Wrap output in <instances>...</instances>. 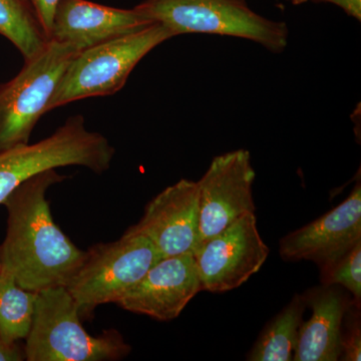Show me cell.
Segmentation results:
<instances>
[{
  "label": "cell",
  "mask_w": 361,
  "mask_h": 361,
  "mask_svg": "<svg viewBox=\"0 0 361 361\" xmlns=\"http://www.w3.org/2000/svg\"><path fill=\"white\" fill-rule=\"evenodd\" d=\"M56 170L26 180L2 205L7 211L6 235L0 245L2 271L26 290L66 287L84 260L54 223L47 200L49 187L65 179Z\"/></svg>",
  "instance_id": "1"
},
{
  "label": "cell",
  "mask_w": 361,
  "mask_h": 361,
  "mask_svg": "<svg viewBox=\"0 0 361 361\" xmlns=\"http://www.w3.org/2000/svg\"><path fill=\"white\" fill-rule=\"evenodd\" d=\"M77 303L66 287L37 292L32 329L23 349L27 361H109L129 355L132 348L115 329L90 334Z\"/></svg>",
  "instance_id": "2"
},
{
  "label": "cell",
  "mask_w": 361,
  "mask_h": 361,
  "mask_svg": "<svg viewBox=\"0 0 361 361\" xmlns=\"http://www.w3.org/2000/svg\"><path fill=\"white\" fill-rule=\"evenodd\" d=\"M135 8L147 20L167 26L175 37L203 33L238 37L275 54L288 44L286 23L260 16L245 0H145Z\"/></svg>",
  "instance_id": "3"
},
{
  "label": "cell",
  "mask_w": 361,
  "mask_h": 361,
  "mask_svg": "<svg viewBox=\"0 0 361 361\" xmlns=\"http://www.w3.org/2000/svg\"><path fill=\"white\" fill-rule=\"evenodd\" d=\"M174 37L167 26L154 23L78 52L59 80L49 111L78 99L116 94L149 52Z\"/></svg>",
  "instance_id": "4"
},
{
  "label": "cell",
  "mask_w": 361,
  "mask_h": 361,
  "mask_svg": "<svg viewBox=\"0 0 361 361\" xmlns=\"http://www.w3.org/2000/svg\"><path fill=\"white\" fill-rule=\"evenodd\" d=\"M115 152L106 137L87 130L84 116H71L42 141L0 152V205L26 180L47 171L80 166L102 174Z\"/></svg>",
  "instance_id": "5"
},
{
  "label": "cell",
  "mask_w": 361,
  "mask_h": 361,
  "mask_svg": "<svg viewBox=\"0 0 361 361\" xmlns=\"http://www.w3.org/2000/svg\"><path fill=\"white\" fill-rule=\"evenodd\" d=\"M160 259L149 239L127 230L116 241L96 244L85 251L66 289L80 316L90 317L97 306L118 303Z\"/></svg>",
  "instance_id": "6"
},
{
  "label": "cell",
  "mask_w": 361,
  "mask_h": 361,
  "mask_svg": "<svg viewBox=\"0 0 361 361\" xmlns=\"http://www.w3.org/2000/svg\"><path fill=\"white\" fill-rule=\"evenodd\" d=\"M78 54L70 45L49 39L16 78L0 85V152L28 144L33 128L49 111L59 80Z\"/></svg>",
  "instance_id": "7"
},
{
  "label": "cell",
  "mask_w": 361,
  "mask_h": 361,
  "mask_svg": "<svg viewBox=\"0 0 361 361\" xmlns=\"http://www.w3.org/2000/svg\"><path fill=\"white\" fill-rule=\"evenodd\" d=\"M269 252L259 234L255 213L247 214L195 248L202 291L222 293L238 288L261 269Z\"/></svg>",
  "instance_id": "8"
},
{
  "label": "cell",
  "mask_w": 361,
  "mask_h": 361,
  "mask_svg": "<svg viewBox=\"0 0 361 361\" xmlns=\"http://www.w3.org/2000/svg\"><path fill=\"white\" fill-rule=\"evenodd\" d=\"M255 177L250 152L245 149L213 159L205 174L197 180L199 243L215 236L247 214L255 213Z\"/></svg>",
  "instance_id": "9"
},
{
  "label": "cell",
  "mask_w": 361,
  "mask_h": 361,
  "mask_svg": "<svg viewBox=\"0 0 361 361\" xmlns=\"http://www.w3.org/2000/svg\"><path fill=\"white\" fill-rule=\"evenodd\" d=\"M361 241V183L356 182L348 198L310 224L280 240L279 253L284 261H310L319 269Z\"/></svg>",
  "instance_id": "10"
},
{
  "label": "cell",
  "mask_w": 361,
  "mask_h": 361,
  "mask_svg": "<svg viewBox=\"0 0 361 361\" xmlns=\"http://www.w3.org/2000/svg\"><path fill=\"white\" fill-rule=\"evenodd\" d=\"M129 231L151 241L161 258L193 254L199 243L198 186L182 179L157 195Z\"/></svg>",
  "instance_id": "11"
},
{
  "label": "cell",
  "mask_w": 361,
  "mask_h": 361,
  "mask_svg": "<svg viewBox=\"0 0 361 361\" xmlns=\"http://www.w3.org/2000/svg\"><path fill=\"white\" fill-rule=\"evenodd\" d=\"M202 291L193 254L161 258L118 301L130 312L170 322Z\"/></svg>",
  "instance_id": "12"
},
{
  "label": "cell",
  "mask_w": 361,
  "mask_h": 361,
  "mask_svg": "<svg viewBox=\"0 0 361 361\" xmlns=\"http://www.w3.org/2000/svg\"><path fill=\"white\" fill-rule=\"evenodd\" d=\"M152 23L135 8H114L87 0H61L49 39L70 45L80 52L137 32Z\"/></svg>",
  "instance_id": "13"
},
{
  "label": "cell",
  "mask_w": 361,
  "mask_h": 361,
  "mask_svg": "<svg viewBox=\"0 0 361 361\" xmlns=\"http://www.w3.org/2000/svg\"><path fill=\"white\" fill-rule=\"evenodd\" d=\"M303 295L312 315L299 329L293 361L339 360L342 322L353 296L343 287L325 284Z\"/></svg>",
  "instance_id": "14"
},
{
  "label": "cell",
  "mask_w": 361,
  "mask_h": 361,
  "mask_svg": "<svg viewBox=\"0 0 361 361\" xmlns=\"http://www.w3.org/2000/svg\"><path fill=\"white\" fill-rule=\"evenodd\" d=\"M306 307L303 294H295L290 302L266 325L247 356V360H293Z\"/></svg>",
  "instance_id": "15"
},
{
  "label": "cell",
  "mask_w": 361,
  "mask_h": 361,
  "mask_svg": "<svg viewBox=\"0 0 361 361\" xmlns=\"http://www.w3.org/2000/svg\"><path fill=\"white\" fill-rule=\"evenodd\" d=\"M37 292L26 290L8 273L0 274V341L16 344L32 329Z\"/></svg>",
  "instance_id": "16"
},
{
  "label": "cell",
  "mask_w": 361,
  "mask_h": 361,
  "mask_svg": "<svg viewBox=\"0 0 361 361\" xmlns=\"http://www.w3.org/2000/svg\"><path fill=\"white\" fill-rule=\"evenodd\" d=\"M0 35L30 61L49 42L35 13L25 0H0Z\"/></svg>",
  "instance_id": "17"
},
{
  "label": "cell",
  "mask_w": 361,
  "mask_h": 361,
  "mask_svg": "<svg viewBox=\"0 0 361 361\" xmlns=\"http://www.w3.org/2000/svg\"><path fill=\"white\" fill-rule=\"evenodd\" d=\"M320 281L338 285L350 293L356 303L361 302V241L336 262L320 270Z\"/></svg>",
  "instance_id": "18"
},
{
  "label": "cell",
  "mask_w": 361,
  "mask_h": 361,
  "mask_svg": "<svg viewBox=\"0 0 361 361\" xmlns=\"http://www.w3.org/2000/svg\"><path fill=\"white\" fill-rule=\"evenodd\" d=\"M341 355L339 360H361L360 304L353 300L343 317L341 329Z\"/></svg>",
  "instance_id": "19"
},
{
  "label": "cell",
  "mask_w": 361,
  "mask_h": 361,
  "mask_svg": "<svg viewBox=\"0 0 361 361\" xmlns=\"http://www.w3.org/2000/svg\"><path fill=\"white\" fill-rule=\"evenodd\" d=\"M32 6L33 13L37 16L44 35L49 39L52 25H54V13L61 0H25Z\"/></svg>",
  "instance_id": "20"
},
{
  "label": "cell",
  "mask_w": 361,
  "mask_h": 361,
  "mask_svg": "<svg viewBox=\"0 0 361 361\" xmlns=\"http://www.w3.org/2000/svg\"><path fill=\"white\" fill-rule=\"evenodd\" d=\"M312 1L329 2L341 7L351 18L361 20V0H312Z\"/></svg>",
  "instance_id": "21"
},
{
  "label": "cell",
  "mask_w": 361,
  "mask_h": 361,
  "mask_svg": "<svg viewBox=\"0 0 361 361\" xmlns=\"http://www.w3.org/2000/svg\"><path fill=\"white\" fill-rule=\"evenodd\" d=\"M25 353L18 343L7 344L0 341V361L25 360Z\"/></svg>",
  "instance_id": "22"
},
{
  "label": "cell",
  "mask_w": 361,
  "mask_h": 361,
  "mask_svg": "<svg viewBox=\"0 0 361 361\" xmlns=\"http://www.w3.org/2000/svg\"><path fill=\"white\" fill-rule=\"evenodd\" d=\"M293 6H300V4H306L308 1H312V0H288Z\"/></svg>",
  "instance_id": "23"
},
{
  "label": "cell",
  "mask_w": 361,
  "mask_h": 361,
  "mask_svg": "<svg viewBox=\"0 0 361 361\" xmlns=\"http://www.w3.org/2000/svg\"><path fill=\"white\" fill-rule=\"evenodd\" d=\"M2 271V264H1V259H0V274H1Z\"/></svg>",
  "instance_id": "24"
}]
</instances>
